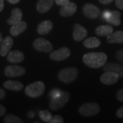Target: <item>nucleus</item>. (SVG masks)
<instances>
[{
	"label": "nucleus",
	"mask_w": 123,
	"mask_h": 123,
	"mask_svg": "<svg viewBox=\"0 0 123 123\" xmlns=\"http://www.w3.org/2000/svg\"><path fill=\"white\" fill-rule=\"evenodd\" d=\"M107 56L105 53L92 52L84 54L83 62L86 66L93 68H97L103 66L107 62Z\"/></svg>",
	"instance_id": "nucleus-1"
},
{
	"label": "nucleus",
	"mask_w": 123,
	"mask_h": 123,
	"mask_svg": "<svg viewBox=\"0 0 123 123\" xmlns=\"http://www.w3.org/2000/svg\"><path fill=\"white\" fill-rule=\"evenodd\" d=\"M45 86L42 81H35L26 86L25 93L31 98H38L41 97L44 92Z\"/></svg>",
	"instance_id": "nucleus-2"
},
{
	"label": "nucleus",
	"mask_w": 123,
	"mask_h": 123,
	"mask_svg": "<svg viewBox=\"0 0 123 123\" xmlns=\"http://www.w3.org/2000/svg\"><path fill=\"white\" fill-rule=\"evenodd\" d=\"M78 69L75 67H68L61 70L58 73V79L64 83H71L78 76Z\"/></svg>",
	"instance_id": "nucleus-3"
},
{
	"label": "nucleus",
	"mask_w": 123,
	"mask_h": 123,
	"mask_svg": "<svg viewBox=\"0 0 123 123\" xmlns=\"http://www.w3.org/2000/svg\"><path fill=\"white\" fill-rule=\"evenodd\" d=\"M69 93L68 92H62L57 97L53 98L49 103V107L52 110H57L61 109L67 103L69 100Z\"/></svg>",
	"instance_id": "nucleus-4"
},
{
	"label": "nucleus",
	"mask_w": 123,
	"mask_h": 123,
	"mask_svg": "<svg viewBox=\"0 0 123 123\" xmlns=\"http://www.w3.org/2000/svg\"><path fill=\"white\" fill-rule=\"evenodd\" d=\"M100 111V107L96 103H84L79 107V114L84 116H92L97 115Z\"/></svg>",
	"instance_id": "nucleus-5"
},
{
	"label": "nucleus",
	"mask_w": 123,
	"mask_h": 123,
	"mask_svg": "<svg viewBox=\"0 0 123 123\" xmlns=\"http://www.w3.org/2000/svg\"><path fill=\"white\" fill-rule=\"evenodd\" d=\"M33 47L36 51L44 53H49L53 49L52 44L49 41L42 38L36 39L33 43Z\"/></svg>",
	"instance_id": "nucleus-6"
},
{
	"label": "nucleus",
	"mask_w": 123,
	"mask_h": 123,
	"mask_svg": "<svg viewBox=\"0 0 123 123\" xmlns=\"http://www.w3.org/2000/svg\"><path fill=\"white\" fill-rule=\"evenodd\" d=\"M83 13L89 18H97L101 14V10L97 6L92 4H86L83 7Z\"/></svg>",
	"instance_id": "nucleus-7"
},
{
	"label": "nucleus",
	"mask_w": 123,
	"mask_h": 123,
	"mask_svg": "<svg viewBox=\"0 0 123 123\" xmlns=\"http://www.w3.org/2000/svg\"><path fill=\"white\" fill-rule=\"evenodd\" d=\"M4 73L5 75L8 77H16L24 75L25 69L22 66L18 65H10L5 68Z\"/></svg>",
	"instance_id": "nucleus-8"
},
{
	"label": "nucleus",
	"mask_w": 123,
	"mask_h": 123,
	"mask_svg": "<svg viewBox=\"0 0 123 123\" xmlns=\"http://www.w3.org/2000/svg\"><path fill=\"white\" fill-rule=\"evenodd\" d=\"M70 55V49L67 47H62L51 53L50 57L54 61H61L68 57Z\"/></svg>",
	"instance_id": "nucleus-9"
},
{
	"label": "nucleus",
	"mask_w": 123,
	"mask_h": 123,
	"mask_svg": "<svg viewBox=\"0 0 123 123\" xmlns=\"http://www.w3.org/2000/svg\"><path fill=\"white\" fill-rule=\"evenodd\" d=\"M118 79L119 76L118 74L110 71H105V73L102 74L100 77L101 81L105 85H112L116 84Z\"/></svg>",
	"instance_id": "nucleus-10"
},
{
	"label": "nucleus",
	"mask_w": 123,
	"mask_h": 123,
	"mask_svg": "<svg viewBox=\"0 0 123 123\" xmlns=\"http://www.w3.org/2000/svg\"><path fill=\"white\" fill-rule=\"evenodd\" d=\"M77 6L75 3L69 1L67 4L62 6L60 9V14L62 17H68L73 15L77 11Z\"/></svg>",
	"instance_id": "nucleus-11"
},
{
	"label": "nucleus",
	"mask_w": 123,
	"mask_h": 123,
	"mask_svg": "<svg viewBox=\"0 0 123 123\" xmlns=\"http://www.w3.org/2000/svg\"><path fill=\"white\" fill-rule=\"evenodd\" d=\"M87 34H88V31L84 27L78 23L75 24L73 36V38L75 41L82 40L86 37Z\"/></svg>",
	"instance_id": "nucleus-12"
},
{
	"label": "nucleus",
	"mask_w": 123,
	"mask_h": 123,
	"mask_svg": "<svg viewBox=\"0 0 123 123\" xmlns=\"http://www.w3.org/2000/svg\"><path fill=\"white\" fill-rule=\"evenodd\" d=\"M105 71H110L118 74L119 77H123V65L115 62H110L103 65Z\"/></svg>",
	"instance_id": "nucleus-13"
},
{
	"label": "nucleus",
	"mask_w": 123,
	"mask_h": 123,
	"mask_svg": "<svg viewBox=\"0 0 123 123\" xmlns=\"http://www.w3.org/2000/svg\"><path fill=\"white\" fill-rule=\"evenodd\" d=\"M53 4V0H39L36 4L37 11L39 13H45L51 8Z\"/></svg>",
	"instance_id": "nucleus-14"
},
{
	"label": "nucleus",
	"mask_w": 123,
	"mask_h": 123,
	"mask_svg": "<svg viewBox=\"0 0 123 123\" xmlns=\"http://www.w3.org/2000/svg\"><path fill=\"white\" fill-rule=\"evenodd\" d=\"M13 45V40L11 37L7 36L3 40L2 43L1 45V49H0V55L2 57L6 56L8 53L10 49L12 48Z\"/></svg>",
	"instance_id": "nucleus-15"
},
{
	"label": "nucleus",
	"mask_w": 123,
	"mask_h": 123,
	"mask_svg": "<svg viewBox=\"0 0 123 123\" xmlns=\"http://www.w3.org/2000/svg\"><path fill=\"white\" fill-rule=\"evenodd\" d=\"M107 42L110 44L123 43V31H117L110 34L107 37Z\"/></svg>",
	"instance_id": "nucleus-16"
},
{
	"label": "nucleus",
	"mask_w": 123,
	"mask_h": 123,
	"mask_svg": "<svg viewBox=\"0 0 123 123\" xmlns=\"http://www.w3.org/2000/svg\"><path fill=\"white\" fill-rule=\"evenodd\" d=\"M27 29V23L25 21H19L12 25L10 30L11 35L13 36H17L23 33Z\"/></svg>",
	"instance_id": "nucleus-17"
},
{
	"label": "nucleus",
	"mask_w": 123,
	"mask_h": 123,
	"mask_svg": "<svg viewBox=\"0 0 123 123\" xmlns=\"http://www.w3.org/2000/svg\"><path fill=\"white\" fill-rule=\"evenodd\" d=\"M7 60L9 62L12 64L20 63L24 60V55L23 53L18 50L10 51L8 55Z\"/></svg>",
	"instance_id": "nucleus-18"
},
{
	"label": "nucleus",
	"mask_w": 123,
	"mask_h": 123,
	"mask_svg": "<svg viewBox=\"0 0 123 123\" xmlns=\"http://www.w3.org/2000/svg\"><path fill=\"white\" fill-rule=\"evenodd\" d=\"M53 28V23L51 21H44L41 22L37 27V31L39 34L44 35L47 34L51 31L52 30Z\"/></svg>",
	"instance_id": "nucleus-19"
},
{
	"label": "nucleus",
	"mask_w": 123,
	"mask_h": 123,
	"mask_svg": "<svg viewBox=\"0 0 123 123\" xmlns=\"http://www.w3.org/2000/svg\"><path fill=\"white\" fill-rule=\"evenodd\" d=\"M23 17V12L20 8H15L12 10V14L8 20L7 21L8 24L10 25H12L21 21Z\"/></svg>",
	"instance_id": "nucleus-20"
},
{
	"label": "nucleus",
	"mask_w": 123,
	"mask_h": 123,
	"mask_svg": "<svg viewBox=\"0 0 123 123\" xmlns=\"http://www.w3.org/2000/svg\"><path fill=\"white\" fill-rule=\"evenodd\" d=\"M4 87L12 91H21L23 88V85L20 81L9 80L4 83Z\"/></svg>",
	"instance_id": "nucleus-21"
},
{
	"label": "nucleus",
	"mask_w": 123,
	"mask_h": 123,
	"mask_svg": "<svg viewBox=\"0 0 123 123\" xmlns=\"http://www.w3.org/2000/svg\"><path fill=\"white\" fill-rule=\"evenodd\" d=\"M114 31L113 27L108 25H100L96 28L95 32L97 35L99 36H107L111 34Z\"/></svg>",
	"instance_id": "nucleus-22"
},
{
	"label": "nucleus",
	"mask_w": 123,
	"mask_h": 123,
	"mask_svg": "<svg viewBox=\"0 0 123 123\" xmlns=\"http://www.w3.org/2000/svg\"><path fill=\"white\" fill-rule=\"evenodd\" d=\"M106 21H107V22H108L114 26L120 25V23H121L120 12L117 11V10L111 11V14H110V17L108 18Z\"/></svg>",
	"instance_id": "nucleus-23"
},
{
	"label": "nucleus",
	"mask_w": 123,
	"mask_h": 123,
	"mask_svg": "<svg viewBox=\"0 0 123 123\" xmlns=\"http://www.w3.org/2000/svg\"><path fill=\"white\" fill-rule=\"evenodd\" d=\"M101 44V41L96 37H90L86 38L84 41V45L89 49L97 48Z\"/></svg>",
	"instance_id": "nucleus-24"
},
{
	"label": "nucleus",
	"mask_w": 123,
	"mask_h": 123,
	"mask_svg": "<svg viewBox=\"0 0 123 123\" xmlns=\"http://www.w3.org/2000/svg\"><path fill=\"white\" fill-rule=\"evenodd\" d=\"M4 123H23L22 120L20 118L17 117V116L13 114H8L4 117Z\"/></svg>",
	"instance_id": "nucleus-25"
},
{
	"label": "nucleus",
	"mask_w": 123,
	"mask_h": 123,
	"mask_svg": "<svg viewBox=\"0 0 123 123\" xmlns=\"http://www.w3.org/2000/svg\"><path fill=\"white\" fill-rule=\"evenodd\" d=\"M39 116L44 122H46V123H50L53 118L51 114L50 113V111H49L48 110L40 111L39 112Z\"/></svg>",
	"instance_id": "nucleus-26"
},
{
	"label": "nucleus",
	"mask_w": 123,
	"mask_h": 123,
	"mask_svg": "<svg viewBox=\"0 0 123 123\" xmlns=\"http://www.w3.org/2000/svg\"><path fill=\"white\" fill-rule=\"evenodd\" d=\"M51 123H64V119L60 115H55L53 116L51 120Z\"/></svg>",
	"instance_id": "nucleus-27"
},
{
	"label": "nucleus",
	"mask_w": 123,
	"mask_h": 123,
	"mask_svg": "<svg viewBox=\"0 0 123 123\" xmlns=\"http://www.w3.org/2000/svg\"><path fill=\"white\" fill-rule=\"evenodd\" d=\"M116 57L117 59V60L119 61L120 62L123 63V49L119 50L116 52Z\"/></svg>",
	"instance_id": "nucleus-28"
},
{
	"label": "nucleus",
	"mask_w": 123,
	"mask_h": 123,
	"mask_svg": "<svg viewBox=\"0 0 123 123\" xmlns=\"http://www.w3.org/2000/svg\"><path fill=\"white\" fill-rule=\"evenodd\" d=\"M61 92L62 91H60V90H58V89H53V90H51V91L50 95H51V98H55V97L59 96V95L61 94Z\"/></svg>",
	"instance_id": "nucleus-29"
},
{
	"label": "nucleus",
	"mask_w": 123,
	"mask_h": 123,
	"mask_svg": "<svg viewBox=\"0 0 123 123\" xmlns=\"http://www.w3.org/2000/svg\"><path fill=\"white\" fill-rule=\"evenodd\" d=\"M116 97L118 100L120 102H123V88L119 90L117 94H116Z\"/></svg>",
	"instance_id": "nucleus-30"
},
{
	"label": "nucleus",
	"mask_w": 123,
	"mask_h": 123,
	"mask_svg": "<svg viewBox=\"0 0 123 123\" xmlns=\"http://www.w3.org/2000/svg\"><path fill=\"white\" fill-rule=\"evenodd\" d=\"M55 1L56 4L62 6L67 4L70 1V0H55Z\"/></svg>",
	"instance_id": "nucleus-31"
},
{
	"label": "nucleus",
	"mask_w": 123,
	"mask_h": 123,
	"mask_svg": "<svg viewBox=\"0 0 123 123\" xmlns=\"http://www.w3.org/2000/svg\"><path fill=\"white\" fill-rule=\"evenodd\" d=\"M116 6L120 10H123V0H115Z\"/></svg>",
	"instance_id": "nucleus-32"
},
{
	"label": "nucleus",
	"mask_w": 123,
	"mask_h": 123,
	"mask_svg": "<svg viewBox=\"0 0 123 123\" xmlns=\"http://www.w3.org/2000/svg\"><path fill=\"white\" fill-rule=\"evenodd\" d=\"M116 116L117 117H118L120 118H123V106L121 107L120 108H119L117 112H116Z\"/></svg>",
	"instance_id": "nucleus-33"
},
{
	"label": "nucleus",
	"mask_w": 123,
	"mask_h": 123,
	"mask_svg": "<svg viewBox=\"0 0 123 123\" xmlns=\"http://www.w3.org/2000/svg\"><path fill=\"white\" fill-rule=\"evenodd\" d=\"M110 14H111V11H110V10H105L103 12V14H102V16H103V18L106 21L108 18L110 17Z\"/></svg>",
	"instance_id": "nucleus-34"
},
{
	"label": "nucleus",
	"mask_w": 123,
	"mask_h": 123,
	"mask_svg": "<svg viewBox=\"0 0 123 123\" xmlns=\"http://www.w3.org/2000/svg\"><path fill=\"white\" fill-rule=\"evenodd\" d=\"M6 110L5 107L0 104V116L4 115L6 114Z\"/></svg>",
	"instance_id": "nucleus-35"
},
{
	"label": "nucleus",
	"mask_w": 123,
	"mask_h": 123,
	"mask_svg": "<svg viewBox=\"0 0 123 123\" xmlns=\"http://www.w3.org/2000/svg\"><path fill=\"white\" fill-rule=\"evenodd\" d=\"M6 97V92L4 89L0 88V100L4 99Z\"/></svg>",
	"instance_id": "nucleus-36"
},
{
	"label": "nucleus",
	"mask_w": 123,
	"mask_h": 123,
	"mask_svg": "<svg viewBox=\"0 0 123 123\" xmlns=\"http://www.w3.org/2000/svg\"><path fill=\"white\" fill-rule=\"evenodd\" d=\"M99 2L103 4H109L110 3H111L114 0H98Z\"/></svg>",
	"instance_id": "nucleus-37"
},
{
	"label": "nucleus",
	"mask_w": 123,
	"mask_h": 123,
	"mask_svg": "<svg viewBox=\"0 0 123 123\" xmlns=\"http://www.w3.org/2000/svg\"><path fill=\"white\" fill-rule=\"evenodd\" d=\"M4 0H0V12H1L4 9Z\"/></svg>",
	"instance_id": "nucleus-38"
},
{
	"label": "nucleus",
	"mask_w": 123,
	"mask_h": 123,
	"mask_svg": "<svg viewBox=\"0 0 123 123\" xmlns=\"http://www.w3.org/2000/svg\"><path fill=\"white\" fill-rule=\"evenodd\" d=\"M20 0H8V1L10 2V4H16L19 2Z\"/></svg>",
	"instance_id": "nucleus-39"
},
{
	"label": "nucleus",
	"mask_w": 123,
	"mask_h": 123,
	"mask_svg": "<svg viewBox=\"0 0 123 123\" xmlns=\"http://www.w3.org/2000/svg\"><path fill=\"white\" fill-rule=\"evenodd\" d=\"M2 41H3V37H2V34L0 31V47H1V43H2Z\"/></svg>",
	"instance_id": "nucleus-40"
}]
</instances>
